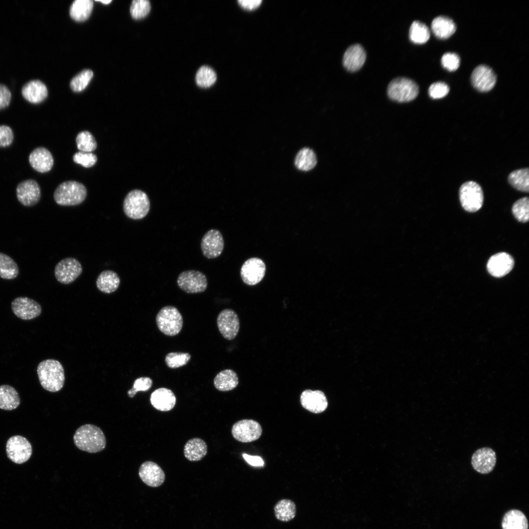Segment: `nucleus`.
I'll list each match as a JSON object with an SVG mask.
<instances>
[{
	"label": "nucleus",
	"mask_w": 529,
	"mask_h": 529,
	"mask_svg": "<svg viewBox=\"0 0 529 529\" xmlns=\"http://www.w3.org/2000/svg\"><path fill=\"white\" fill-rule=\"evenodd\" d=\"M73 442L80 450L96 453L106 447V440L102 430L93 424H85L79 427L73 435Z\"/></svg>",
	"instance_id": "1"
},
{
	"label": "nucleus",
	"mask_w": 529,
	"mask_h": 529,
	"mask_svg": "<svg viewBox=\"0 0 529 529\" xmlns=\"http://www.w3.org/2000/svg\"><path fill=\"white\" fill-rule=\"evenodd\" d=\"M37 372L40 384L45 389L55 392L63 387L64 370L59 361L53 359L42 361L38 365Z\"/></svg>",
	"instance_id": "2"
},
{
	"label": "nucleus",
	"mask_w": 529,
	"mask_h": 529,
	"mask_svg": "<svg viewBox=\"0 0 529 529\" xmlns=\"http://www.w3.org/2000/svg\"><path fill=\"white\" fill-rule=\"evenodd\" d=\"M87 196L85 186L75 181H68L61 183L55 189L53 198L61 206H75L82 203Z\"/></svg>",
	"instance_id": "3"
},
{
	"label": "nucleus",
	"mask_w": 529,
	"mask_h": 529,
	"mask_svg": "<svg viewBox=\"0 0 529 529\" xmlns=\"http://www.w3.org/2000/svg\"><path fill=\"white\" fill-rule=\"evenodd\" d=\"M150 209V202L147 194L139 190H133L126 195L123 203L125 215L133 219L144 218Z\"/></svg>",
	"instance_id": "4"
},
{
	"label": "nucleus",
	"mask_w": 529,
	"mask_h": 529,
	"mask_svg": "<svg viewBox=\"0 0 529 529\" xmlns=\"http://www.w3.org/2000/svg\"><path fill=\"white\" fill-rule=\"evenodd\" d=\"M156 321L159 330L168 336L178 334L183 324L181 314L176 307L172 306L162 308L156 315Z\"/></svg>",
	"instance_id": "5"
},
{
	"label": "nucleus",
	"mask_w": 529,
	"mask_h": 529,
	"mask_svg": "<svg viewBox=\"0 0 529 529\" xmlns=\"http://www.w3.org/2000/svg\"><path fill=\"white\" fill-rule=\"evenodd\" d=\"M419 93V87L415 82L406 77L393 79L387 87L389 97L395 101L404 102L415 99Z\"/></svg>",
	"instance_id": "6"
},
{
	"label": "nucleus",
	"mask_w": 529,
	"mask_h": 529,
	"mask_svg": "<svg viewBox=\"0 0 529 529\" xmlns=\"http://www.w3.org/2000/svg\"><path fill=\"white\" fill-rule=\"evenodd\" d=\"M459 199L464 209L475 212L481 209L483 201V194L481 186L472 181L463 183L459 189Z\"/></svg>",
	"instance_id": "7"
},
{
	"label": "nucleus",
	"mask_w": 529,
	"mask_h": 529,
	"mask_svg": "<svg viewBox=\"0 0 529 529\" xmlns=\"http://www.w3.org/2000/svg\"><path fill=\"white\" fill-rule=\"evenodd\" d=\"M6 452L7 457L16 464H22L27 461L32 453V446L29 441L21 435L10 437L6 443Z\"/></svg>",
	"instance_id": "8"
},
{
	"label": "nucleus",
	"mask_w": 529,
	"mask_h": 529,
	"mask_svg": "<svg viewBox=\"0 0 529 529\" xmlns=\"http://www.w3.org/2000/svg\"><path fill=\"white\" fill-rule=\"evenodd\" d=\"M178 287L189 293H196L204 291L208 286L206 276L201 272L194 270L183 271L177 280Z\"/></svg>",
	"instance_id": "9"
},
{
	"label": "nucleus",
	"mask_w": 529,
	"mask_h": 529,
	"mask_svg": "<svg viewBox=\"0 0 529 529\" xmlns=\"http://www.w3.org/2000/svg\"><path fill=\"white\" fill-rule=\"evenodd\" d=\"M234 438L237 440L248 443L259 439L262 433L261 425L252 419H243L236 422L231 430Z\"/></svg>",
	"instance_id": "10"
},
{
	"label": "nucleus",
	"mask_w": 529,
	"mask_h": 529,
	"mask_svg": "<svg viewBox=\"0 0 529 529\" xmlns=\"http://www.w3.org/2000/svg\"><path fill=\"white\" fill-rule=\"evenodd\" d=\"M82 272V267L80 262L71 257L61 260L54 268V274L57 280L66 285L73 282Z\"/></svg>",
	"instance_id": "11"
},
{
	"label": "nucleus",
	"mask_w": 529,
	"mask_h": 529,
	"mask_svg": "<svg viewBox=\"0 0 529 529\" xmlns=\"http://www.w3.org/2000/svg\"><path fill=\"white\" fill-rule=\"evenodd\" d=\"M265 270V265L263 260L258 258H250L242 265L240 277L245 284L254 286L263 280Z\"/></svg>",
	"instance_id": "12"
},
{
	"label": "nucleus",
	"mask_w": 529,
	"mask_h": 529,
	"mask_svg": "<svg viewBox=\"0 0 529 529\" xmlns=\"http://www.w3.org/2000/svg\"><path fill=\"white\" fill-rule=\"evenodd\" d=\"M217 325L222 336L228 340L236 337L240 329V322L237 314L231 309H224L217 317Z\"/></svg>",
	"instance_id": "13"
},
{
	"label": "nucleus",
	"mask_w": 529,
	"mask_h": 529,
	"mask_svg": "<svg viewBox=\"0 0 529 529\" xmlns=\"http://www.w3.org/2000/svg\"><path fill=\"white\" fill-rule=\"evenodd\" d=\"M201 249L204 256L208 259L217 258L222 252L224 240L221 232L211 229L203 236L201 241Z\"/></svg>",
	"instance_id": "14"
},
{
	"label": "nucleus",
	"mask_w": 529,
	"mask_h": 529,
	"mask_svg": "<svg viewBox=\"0 0 529 529\" xmlns=\"http://www.w3.org/2000/svg\"><path fill=\"white\" fill-rule=\"evenodd\" d=\"M18 201L24 206L30 207L36 205L41 198V189L37 182L27 179L20 182L16 188Z\"/></svg>",
	"instance_id": "15"
},
{
	"label": "nucleus",
	"mask_w": 529,
	"mask_h": 529,
	"mask_svg": "<svg viewBox=\"0 0 529 529\" xmlns=\"http://www.w3.org/2000/svg\"><path fill=\"white\" fill-rule=\"evenodd\" d=\"M14 313L23 320H30L40 315L42 308L35 300L26 297H18L11 303Z\"/></svg>",
	"instance_id": "16"
},
{
	"label": "nucleus",
	"mask_w": 529,
	"mask_h": 529,
	"mask_svg": "<svg viewBox=\"0 0 529 529\" xmlns=\"http://www.w3.org/2000/svg\"><path fill=\"white\" fill-rule=\"evenodd\" d=\"M496 455L489 447H483L476 450L471 458V464L475 470L482 474L491 472L496 463Z\"/></svg>",
	"instance_id": "17"
},
{
	"label": "nucleus",
	"mask_w": 529,
	"mask_h": 529,
	"mask_svg": "<svg viewBox=\"0 0 529 529\" xmlns=\"http://www.w3.org/2000/svg\"><path fill=\"white\" fill-rule=\"evenodd\" d=\"M471 79L475 89L481 92H486L493 88L496 83L497 77L489 67L481 65L474 70Z\"/></svg>",
	"instance_id": "18"
},
{
	"label": "nucleus",
	"mask_w": 529,
	"mask_h": 529,
	"mask_svg": "<svg viewBox=\"0 0 529 529\" xmlns=\"http://www.w3.org/2000/svg\"><path fill=\"white\" fill-rule=\"evenodd\" d=\"M139 475L145 484L153 487L161 486L165 480V473L161 467L151 461H145L141 465Z\"/></svg>",
	"instance_id": "19"
},
{
	"label": "nucleus",
	"mask_w": 529,
	"mask_h": 529,
	"mask_svg": "<svg viewBox=\"0 0 529 529\" xmlns=\"http://www.w3.org/2000/svg\"><path fill=\"white\" fill-rule=\"evenodd\" d=\"M300 403L306 409L314 413L324 411L327 408L328 401L325 394L321 390L306 389L300 396Z\"/></svg>",
	"instance_id": "20"
},
{
	"label": "nucleus",
	"mask_w": 529,
	"mask_h": 529,
	"mask_svg": "<svg viewBox=\"0 0 529 529\" xmlns=\"http://www.w3.org/2000/svg\"><path fill=\"white\" fill-rule=\"evenodd\" d=\"M513 258L505 252H501L492 256L487 264L488 272L495 277H502L508 274L513 268Z\"/></svg>",
	"instance_id": "21"
},
{
	"label": "nucleus",
	"mask_w": 529,
	"mask_h": 529,
	"mask_svg": "<svg viewBox=\"0 0 529 529\" xmlns=\"http://www.w3.org/2000/svg\"><path fill=\"white\" fill-rule=\"evenodd\" d=\"M28 161L31 167L40 173L50 171L54 164L51 153L44 147H38L33 150L29 155Z\"/></svg>",
	"instance_id": "22"
},
{
	"label": "nucleus",
	"mask_w": 529,
	"mask_h": 529,
	"mask_svg": "<svg viewBox=\"0 0 529 529\" xmlns=\"http://www.w3.org/2000/svg\"><path fill=\"white\" fill-rule=\"evenodd\" d=\"M366 57L365 51L361 45H353L346 49L344 54L342 60L343 66L348 71H357L363 65Z\"/></svg>",
	"instance_id": "23"
},
{
	"label": "nucleus",
	"mask_w": 529,
	"mask_h": 529,
	"mask_svg": "<svg viewBox=\"0 0 529 529\" xmlns=\"http://www.w3.org/2000/svg\"><path fill=\"white\" fill-rule=\"evenodd\" d=\"M23 97L28 102L38 104L47 97L48 92L46 85L38 79L31 80L25 83L22 88Z\"/></svg>",
	"instance_id": "24"
},
{
	"label": "nucleus",
	"mask_w": 529,
	"mask_h": 529,
	"mask_svg": "<svg viewBox=\"0 0 529 529\" xmlns=\"http://www.w3.org/2000/svg\"><path fill=\"white\" fill-rule=\"evenodd\" d=\"M150 401L152 406L161 411L171 410L175 406L176 399L169 389L161 387L154 390L151 394Z\"/></svg>",
	"instance_id": "25"
},
{
	"label": "nucleus",
	"mask_w": 529,
	"mask_h": 529,
	"mask_svg": "<svg viewBox=\"0 0 529 529\" xmlns=\"http://www.w3.org/2000/svg\"><path fill=\"white\" fill-rule=\"evenodd\" d=\"M431 29L436 37L444 39L449 38L455 32L457 26L451 19L440 16L433 20Z\"/></svg>",
	"instance_id": "26"
},
{
	"label": "nucleus",
	"mask_w": 529,
	"mask_h": 529,
	"mask_svg": "<svg viewBox=\"0 0 529 529\" xmlns=\"http://www.w3.org/2000/svg\"><path fill=\"white\" fill-rule=\"evenodd\" d=\"M207 451L206 443L200 438H193L189 440L184 447L185 457L192 461L201 460L206 455Z\"/></svg>",
	"instance_id": "27"
},
{
	"label": "nucleus",
	"mask_w": 529,
	"mask_h": 529,
	"mask_svg": "<svg viewBox=\"0 0 529 529\" xmlns=\"http://www.w3.org/2000/svg\"><path fill=\"white\" fill-rule=\"evenodd\" d=\"M120 283V279L118 274L110 270L102 271L96 280L97 289L105 293H110L116 291Z\"/></svg>",
	"instance_id": "28"
},
{
	"label": "nucleus",
	"mask_w": 529,
	"mask_h": 529,
	"mask_svg": "<svg viewBox=\"0 0 529 529\" xmlns=\"http://www.w3.org/2000/svg\"><path fill=\"white\" fill-rule=\"evenodd\" d=\"M239 384L237 373L233 370L227 369L219 372L215 377L214 385L221 391H228L234 389Z\"/></svg>",
	"instance_id": "29"
},
{
	"label": "nucleus",
	"mask_w": 529,
	"mask_h": 529,
	"mask_svg": "<svg viewBox=\"0 0 529 529\" xmlns=\"http://www.w3.org/2000/svg\"><path fill=\"white\" fill-rule=\"evenodd\" d=\"M20 404L18 392L10 385H0V409L11 410L16 409Z\"/></svg>",
	"instance_id": "30"
},
{
	"label": "nucleus",
	"mask_w": 529,
	"mask_h": 529,
	"mask_svg": "<svg viewBox=\"0 0 529 529\" xmlns=\"http://www.w3.org/2000/svg\"><path fill=\"white\" fill-rule=\"evenodd\" d=\"M503 529H528V520L520 510H511L504 515L502 521Z\"/></svg>",
	"instance_id": "31"
},
{
	"label": "nucleus",
	"mask_w": 529,
	"mask_h": 529,
	"mask_svg": "<svg viewBox=\"0 0 529 529\" xmlns=\"http://www.w3.org/2000/svg\"><path fill=\"white\" fill-rule=\"evenodd\" d=\"M276 518L282 522H289L292 520L296 514L295 503L289 499H282L279 501L274 507Z\"/></svg>",
	"instance_id": "32"
},
{
	"label": "nucleus",
	"mask_w": 529,
	"mask_h": 529,
	"mask_svg": "<svg viewBox=\"0 0 529 529\" xmlns=\"http://www.w3.org/2000/svg\"><path fill=\"white\" fill-rule=\"evenodd\" d=\"M92 0H76L70 7V14L72 19L77 22L87 20L91 15L93 8Z\"/></svg>",
	"instance_id": "33"
},
{
	"label": "nucleus",
	"mask_w": 529,
	"mask_h": 529,
	"mask_svg": "<svg viewBox=\"0 0 529 529\" xmlns=\"http://www.w3.org/2000/svg\"><path fill=\"white\" fill-rule=\"evenodd\" d=\"M317 163L315 154L313 150L309 148L301 149L297 154L295 159V165L296 168L303 171H308L313 168Z\"/></svg>",
	"instance_id": "34"
},
{
	"label": "nucleus",
	"mask_w": 529,
	"mask_h": 529,
	"mask_svg": "<svg viewBox=\"0 0 529 529\" xmlns=\"http://www.w3.org/2000/svg\"><path fill=\"white\" fill-rule=\"evenodd\" d=\"M510 184L516 190L524 192L529 191V171L528 168L520 169L511 172L508 177Z\"/></svg>",
	"instance_id": "35"
},
{
	"label": "nucleus",
	"mask_w": 529,
	"mask_h": 529,
	"mask_svg": "<svg viewBox=\"0 0 529 529\" xmlns=\"http://www.w3.org/2000/svg\"><path fill=\"white\" fill-rule=\"evenodd\" d=\"M18 266L15 261L7 255L0 252V277L4 279H13L19 274Z\"/></svg>",
	"instance_id": "36"
},
{
	"label": "nucleus",
	"mask_w": 529,
	"mask_h": 529,
	"mask_svg": "<svg viewBox=\"0 0 529 529\" xmlns=\"http://www.w3.org/2000/svg\"><path fill=\"white\" fill-rule=\"evenodd\" d=\"M409 37L410 41L415 44H424L430 38V31L425 24L415 21L410 27Z\"/></svg>",
	"instance_id": "37"
},
{
	"label": "nucleus",
	"mask_w": 529,
	"mask_h": 529,
	"mask_svg": "<svg viewBox=\"0 0 529 529\" xmlns=\"http://www.w3.org/2000/svg\"><path fill=\"white\" fill-rule=\"evenodd\" d=\"M216 80V73L212 68L207 66H201L196 73V82L201 87H209L214 84Z\"/></svg>",
	"instance_id": "38"
},
{
	"label": "nucleus",
	"mask_w": 529,
	"mask_h": 529,
	"mask_svg": "<svg viewBox=\"0 0 529 529\" xmlns=\"http://www.w3.org/2000/svg\"><path fill=\"white\" fill-rule=\"evenodd\" d=\"M77 148L80 151L91 152L97 147L96 140L93 135L88 131L79 132L76 138Z\"/></svg>",
	"instance_id": "39"
},
{
	"label": "nucleus",
	"mask_w": 529,
	"mask_h": 529,
	"mask_svg": "<svg viewBox=\"0 0 529 529\" xmlns=\"http://www.w3.org/2000/svg\"><path fill=\"white\" fill-rule=\"evenodd\" d=\"M512 211L515 217L520 222H526L529 220V200L527 197L516 201L513 205Z\"/></svg>",
	"instance_id": "40"
},
{
	"label": "nucleus",
	"mask_w": 529,
	"mask_h": 529,
	"mask_svg": "<svg viewBox=\"0 0 529 529\" xmlns=\"http://www.w3.org/2000/svg\"><path fill=\"white\" fill-rule=\"evenodd\" d=\"M191 358L189 353L170 352L166 356L165 361L168 367L174 369L187 364Z\"/></svg>",
	"instance_id": "41"
},
{
	"label": "nucleus",
	"mask_w": 529,
	"mask_h": 529,
	"mask_svg": "<svg viewBox=\"0 0 529 529\" xmlns=\"http://www.w3.org/2000/svg\"><path fill=\"white\" fill-rule=\"evenodd\" d=\"M150 8L151 5L149 0H134L132 2L130 12L133 19L139 20L147 15Z\"/></svg>",
	"instance_id": "42"
},
{
	"label": "nucleus",
	"mask_w": 529,
	"mask_h": 529,
	"mask_svg": "<svg viewBox=\"0 0 529 529\" xmlns=\"http://www.w3.org/2000/svg\"><path fill=\"white\" fill-rule=\"evenodd\" d=\"M93 76V72L90 70H85L76 75L71 81L72 89L76 92L83 90L88 85Z\"/></svg>",
	"instance_id": "43"
},
{
	"label": "nucleus",
	"mask_w": 529,
	"mask_h": 529,
	"mask_svg": "<svg viewBox=\"0 0 529 529\" xmlns=\"http://www.w3.org/2000/svg\"><path fill=\"white\" fill-rule=\"evenodd\" d=\"M97 159L96 156L92 152L79 151L73 156V160L75 163L87 168L94 166Z\"/></svg>",
	"instance_id": "44"
},
{
	"label": "nucleus",
	"mask_w": 529,
	"mask_h": 529,
	"mask_svg": "<svg viewBox=\"0 0 529 529\" xmlns=\"http://www.w3.org/2000/svg\"><path fill=\"white\" fill-rule=\"evenodd\" d=\"M152 384V380L150 378L140 377L134 381L132 388L127 391L128 396L130 398H133L139 391H146L151 388Z\"/></svg>",
	"instance_id": "45"
},
{
	"label": "nucleus",
	"mask_w": 529,
	"mask_h": 529,
	"mask_svg": "<svg viewBox=\"0 0 529 529\" xmlns=\"http://www.w3.org/2000/svg\"><path fill=\"white\" fill-rule=\"evenodd\" d=\"M449 90V87L447 84L442 82H437L431 85L428 92L431 97L438 99L445 97Z\"/></svg>",
	"instance_id": "46"
},
{
	"label": "nucleus",
	"mask_w": 529,
	"mask_h": 529,
	"mask_svg": "<svg viewBox=\"0 0 529 529\" xmlns=\"http://www.w3.org/2000/svg\"><path fill=\"white\" fill-rule=\"evenodd\" d=\"M441 62L445 69L449 71H455L459 66L460 58L455 53L447 52L442 56Z\"/></svg>",
	"instance_id": "47"
},
{
	"label": "nucleus",
	"mask_w": 529,
	"mask_h": 529,
	"mask_svg": "<svg viewBox=\"0 0 529 529\" xmlns=\"http://www.w3.org/2000/svg\"><path fill=\"white\" fill-rule=\"evenodd\" d=\"M14 137L13 131L10 126L0 125V147L10 146L13 143Z\"/></svg>",
	"instance_id": "48"
},
{
	"label": "nucleus",
	"mask_w": 529,
	"mask_h": 529,
	"mask_svg": "<svg viewBox=\"0 0 529 529\" xmlns=\"http://www.w3.org/2000/svg\"><path fill=\"white\" fill-rule=\"evenodd\" d=\"M11 99V93L4 84L0 83V110L8 106Z\"/></svg>",
	"instance_id": "49"
},
{
	"label": "nucleus",
	"mask_w": 529,
	"mask_h": 529,
	"mask_svg": "<svg viewBox=\"0 0 529 529\" xmlns=\"http://www.w3.org/2000/svg\"><path fill=\"white\" fill-rule=\"evenodd\" d=\"M242 457L246 461L252 466L260 467L264 465V460L259 456H252L244 453L242 454Z\"/></svg>",
	"instance_id": "50"
},
{
	"label": "nucleus",
	"mask_w": 529,
	"mask_h": 529,
	"mask_svg": "<svg viewBox=\"0 0 529 529\" xmlns=\"http://www.w3.org/2000/svg\"><path fill=\"white\" fill-rule=\"evenodd\" d=\"M240 5L247 10H253L258 7L261 4L262 0H239Z\"/></svg>",
	"instance_id": "51"
},
{
	"label": "nucleus",
	"mask_w": 529,
	"mask_h": 529,
	"mask_svg": "<svg viewBox=\"0 0 529 529\" xmlns=\"http://www.w3.org/2000/svg\"><path fill=\"white\" fill-rule=\"evenodd\" d=\"M96 1H99V2H100L101 3H103V4H107L110 3L112 1L111 0H96Z\"/></svg>",
	"instance_id": "52"
}]
</instances>
